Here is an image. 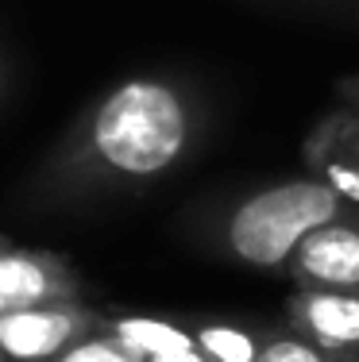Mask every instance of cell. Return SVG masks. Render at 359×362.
<instances>
[{"label":"cell","instance_id":"obj_1","mask_svg":"<svg viewBox=\"0 0 359 362\" xmlns=\"http://www.w3.org/2000/svg\"><path fill=\"white\" fill-rule=\"evenodd\" d=\"M201 127V100L170 77H132L97 100L70 127L50 162L62 197L151 185L190 154Z\"/></svg>","mask_w":359,"mask_h":362},{"label":"cell","instance_id":"obj_2","mask_svg":"<svg viewBox=\"0 0 359 362\" xmlns=\"http://www.w3.org/2000/svg\"><path fill=\"white\" fill-rule=\"evenodd\" d=\"M348 201L321 177L278 181L247 201H239L224 220V243L244 266L286 270L294 251L324 223L340 220Z\"/></svg>","mask_w":359,"mask_h":362},{"label":"cell","instance_id":"obj_3","mask_svg":"<svg viewBox=\"0 0 359 362\" xmlns=\"http://www.w3.org/2000/svg\"><path fill=\"white\" fill-rule=\"evenodd\" d=\"M105 316L78 300H55L0 316V355L8 362H50L70 343L101 332Z\"/></svg>","mask_w":359,"mask_h":362},{"label":"cell","instance_id":"obj_4","mask_svg":"<svg viewBox=\"0 0 359 362\" xmlns=\"http://www.w3.org/2000/svg\"><path fill=\"white\" fill-rule=\"evenodd\" d=\"M290 278L297 289L359 293V220H332L317 228L290 258Z\"/></svg>","mask_w":359,"mask_h":362},{"label":"cell","instance_id":"obj_5","mask_svg":"<svg viewBox=\"0 0 359 362\" xmlns=\"http://www.w3.org/2000/svg\"><path fill=\"white\" fill-rule=\"evenodd\" d=\"M55 300H78V274L62 258L20 247L0 255V316Z\"/></svg>","mask_w":359,"mask_h":362},{"label":"cell","instance_id":"obj_6","mask_svg":"<svg viewBox=\"0 0 359 362\" xmlns=\"http://www.w3.org/2000/svg\"><path fill=\"white\" fill-rule=\"evenodd\" d=\"M313 177L329 181L348 204H359V105L336 108L305 139Z\"/></svg>","mask_w":359,"mask_h":362},{"label":"cell","instance_id":"obj_7","mask_svg":"<svg viewBox=\"0 0 359 362\" xmlns=\"http://www.w3.org/2000/svg\"><path fill=\"white\" fill-rule=\"evenodd\" d=\"M286 324L321 347L359 355V293L297 289L286 300Z\"/></svg>","mask_w":359,"mask_h":362},{"label":"cell","instance_id":"obj_8","mask_svg":"<svg viewBox=\"0 0 359 362\" xmlns=\"http://www.w3.org/2000/svg\"><path fill=\"white\" fill-rule=\"evenodd\" d=\"M108 335H116L120 343L135 351L143 358H159V355H178V351H193V327H182L174 320H155V316H105Z\"/></svg>","mask_w":359,"mask_h":362},{"label":"cell","instance_id":"obj_9","mask_svg":"<svg viewBox=\"0 0 359 362\" xmlns=\"http://www.w3.org/2000/svg\"><path fill=\"white\" fill-rule=\"evenodd\" d=\"M193 339H198V351L209 362H259L267 332L228 324V320H209L193 327Z\"/></svg>","mask_w":359,"mask_h":362},{"label":"cell","instance_id":"obj_10","mask_svg":"<svg viewBox=\"0 0 359 362\" xmlns=\"http://www.w3.org/2000/svg\"><path fill=\"white\" fill-rule=\"evenodd\" d=\"M259 362H359V355H348V351H332L321 347L317 339L294 332V327H275L267 332L259 351Z\"/></svg>","mask_w":359,"mask_h":362},{"label":"cell","instance_id":"obj_11","mask_svg":"<svg viewBox=\"0 0 359 362\" xmlns=\"http://www.w3.org/2000/svg\"><path fill=\"white\" fill-rule=\"evenodd\" d=\"M50 362H147V358L135 355L127 343H120L116 335H108L105 327H101V332H89L85 339L70 343L62 355H55Z\"/></svg>","mask_w":359,"mask_h":362},{"label":"cell","instance_id":"obj_12","mask_svg":"<svg viewBox=\"0 0 359 362\" xmlns=\"http://www.w3.org/2000/svg\"><path fill=\"white\" fill-rule=\"evenodd\" d=\"M147 362H209V358H205L201 351L193 347V351H178V355H159V358H147Z\"/></svg>","mask_w":359,"mask_h":362},{"label":"cell","instance_id":"obj_13","mask_svg":"<svg viewBox=\"0 0 359 362\" xmlns=\"http://www.w3.org/2000/svg\"><path fill=\"white\" fill-rule=\"evenodd\" d=\"M4 251H12V243H8L4 235H0V255H4Z\"/></svg>","mask_w":359,"mask_h":362},{"label":"cell","instance_id":"obj_14","mask_svg":"<svg viewBox=\"0 0 359 362\" xmlns=\"http://www.w3.org/2000/svg\"><path fill=\"white\" fill-rule=\"evenodd\" d=\"M0 362H8V358H4V355H0Z\"/></svg>","mask_w":359,"mask_h":362}]
</instances>
